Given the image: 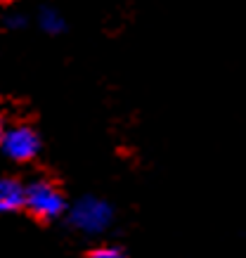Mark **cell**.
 <instances>
[{"mask_svg": "<svg viewBox=\"0 0 246 258\" xmlns=\"http://www.w3.org/2000/svg\"><path fill=\"white\" fill-rule=\"evenodd\" d=\"M26 206V185L0 175V213H15Z\"/></svg>", "mask_w": 246, "mask_h": 258, "instance_id": "277c9868", "label": "cell"}, {"mask_svg": "<svg viewBox=\"0 0 246 258\" xmlns=\"http://www.w3.org/2000/svg\"><path fill=\"white\" fill-rule=\"evenodd\" d=\"M86 258H128L126 251L121 246H114V244H102V246H95Z\"/></svg>", "mask_w": 246, "mask_h": 258, "instance_id": "8992f818", "label": "cell"}, {"mask_svg": "<svg viewBox=\"0 0 246 258\" xmlns=\"http://www.w3.org/2000/svg\"><path fill=\"white\" fill-rule=\"evenodd\" d=\"M5 3H15V0H5Z\"/></svg>", "mask_w": 246, "mask_h": 258, "instance_id": "9c48e42d", "label": "cell"}, {"mask_svg": "<svg viewBox=\"0 0 246 258\" xmlns=\"http://www.w3.org/2000/svg\"><path fill=\"white\" fill-rule=\"evenodd\" d=\"M31 216L38 220H57L66 211V199L55 182L45 178L31 180L26 185V206Z\"/></svg>", "mask_w": 246, "mask_h": 258, "instance_id": "7a4b0ae2", "label": "cell"}, {"mask_svg": "<svg viewBox=\"0 0 246 258\" xmlns=\"http://www.w3.org/2000/svg\"><path fill=\"white\" fill-rule=\"evenodd\" d=\"M111 220H114L111 206L97 197H80L69 209V225L88 237H97L107 232Z\"/></svg>", "mask_w": 246, "mask_h": 258, "instance_id": "6da1fadb", "label": "cell"}, {"mask_svg": "<svg viewBox=\"0 0 246 258\" xmlns=\"http://www.w3.org/2000/svg\"><path fill=\"white\" fill-rule=\"evenodd\" d=\"M38 24L45 33H62L64 31V17L55 8H43L38 12Z\"/></svg>", "mask_w": 246, "mask_h": 258, "instance_id": "5b68a950", "label": "cell"}, {"mask_svg": "<svg viewBox=\"0 0 246 258\" xmlns=\"http://www.w3.org/2000/svg\"><path fill=\"white\" fill-rule=\"evenodd\" d=\"M5 24H8L10 29H19V26L26 24V17L24 15H10L8 19H5Z\"/></svg>", "mask_w": 246, "mask_h": 258, "instance_id": "52a82bcc", "label": "cell"}, {"mask_svg": "<svg viewBox=\"0 0 246 258\" xmlns=\"http://www.w3.org/2000/svg\"><path fill=\"white\" fill-rule=\"evenodd\" d=\"M5 131H8V128H5V121H3V114H0V142L5 138Z\"/></svg>", "mask_w": 246, "mask_h": 258, "instance_id": "ba28073f", "label": "cell"}, {"mask_svg": "<svg viewBox=\"0 0 246 258\" xmlns=\"http://www.w3.org/2000/svg\"><path fill=\"white\" fill-rule=\"evenodd\" d=\"M0 147L5 152V157H10L12 161H31L38 157L40 152V135L36 133V128L26 123H17L12 128L5 131V138L0 142Z\"/></svg>", "mask_w": 246, "mask_h": 258, "instance_id": "3957f363", "label": "cell"}]
</instances>
